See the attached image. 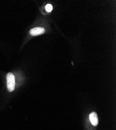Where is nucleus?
<instances>
[{
  "label": "nucleus",
  "mask_w": 116,
  "mask_h": 130,
  "mask_svg": "<svg viewBox=\"0 0 116 130\" xmlns=\"http://www.w3.org/2000/svg\"><path fill=\"white\" fill-rule=\"evenodd\" d=\"M45 32L44 28L42 27L34 28L30 30V34L32 36H37L43 34Z\"/></svg>",
  "instance_id": "nucleus-2"
},
{
  "label": "nucleus",
  "mask_w": 116,
  "mask_h": 130,
  "mask_svg": "<svg viewBox=\"0 0 116 130\" xmlns=\"http://www.w3.org/2000/svg\"><path fill=\"white\" fill-rule=\"evenodd\" d=\"M7 86L8 90L9 92H13L15 86V77L12 73H8L6 75Z\"/></svg>",
  "instance_id": "nucleus-1"
},
{
  "label": "nucleus",
  "mask_w": 116,
  "mask_h": 130,
  "mask_svg": "<svg viewBox=\"0 0 116 130\" xmlns=\"http://www.w3.org/2000/svg\"><path fill=\"white\" fill-rule=\"evenodd\" d=\"M45 9L47 12H51L53 9V6L52 5H51L49 4H47L46 6H45Z\"/></svg>",
  "instance_id": "nucleus-4"
},
{
  "label": "nucleus",
  "mask_w": 116,
  "mask_h": 130,
  "mask_svg": "<svg viewBox=\"0 0 116 130\" xmlns=\"http://www.w3.org/2000/svg\"><path fill=\"white\" fill-rule=\"evenodd\" d=\"M90 120L93 125L96 126L98 123V119L97 113L95 112H92L90 115Z\"/></svg>",
  "instance_id": "nucleus-3"
}]
</instances>
